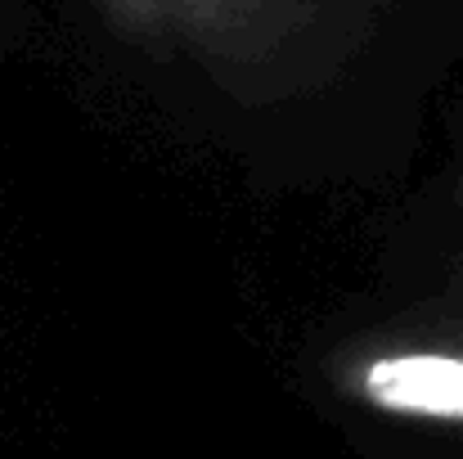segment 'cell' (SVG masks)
<instances>
[{
    "label": "cell",
    "instance_id": "cell-1",
    "mask_svg": "<svg viewBox=\"0 0 463 459\" xmlns=\"http://www.w3.org/2000/svg\"><path fill=\"white\" fill-rule=\"evenodd\" d=\"M387 0H95L136 50L189 63L239 104H284L342 72Z\"/></svg>",
    "mask_w": 463,
    "mask_h": 459
},
{
    "label": "cell",
    "instance_id": "cell-2",
    "mask_svg": "<svg viewBox=\"0 0 463 459\" xmlns=\"http://www.w3.org/2000/svg\"><path fill=\"white\" fill-rule=\"evenodd\" d=\"M351 392L401 419L463 424V342H387L346 369Z\"/></svg>",
    "mask_w": 463,
    "mask_h": 459
}]
</instances>
